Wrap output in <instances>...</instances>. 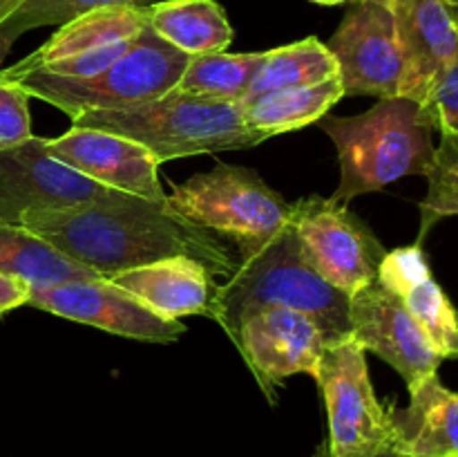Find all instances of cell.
<instances>
[{
    "mask_svg": "<svg viewBox=\"0 0 458 457\" xmlns=\"http://www.w3.org/2000/svg\"><path fill=\"white\" fill-rule=\"evenodd\" d=\"M21 227L106 280L125 269L177 255L199 260L213 276L231 278L240 267V258L217 233L183 218L168 200H143L130 193L116 200L30 213Z\"/></svg>",
    "mask_w": 458,
    "mask_h": 457,
    "instance_id": "cell-1",
    "label": "cell"
},
{
    "mask_svg": "<svg viewBox=\"0 0 458 457\" xmlns=\"http://www.w3.org/2000/svg\"><path fill=\"white\" fill-rule=\"evenodd\" d=\"M349 298L309 264L289 222L255 254L240 258L235 273L215 291L208 318L235 341L250 312L286 307L311 316L335 343L352 336Z\"/></svg>",
    "mask_w": 458,
    "mask_h": 457,
    "instance_id": "cell-2",
    "label": "cell"
},
{
    "mask_svg": "<svg viewBox=\"0 0 458 457\" xmlns=\"http://www.w3.org/2000/svg\"><path fill=\"white\" fill-rule=\"evenodd\" d=\"M320 128L338 151L340 184L331 200L347 204L407 175H425L434 157L432 125L405 97L378 99L353 116H322Z\"/></svg>",
    "mask_w": 458,
    "mask_h": 457,
    "instance_id": "cell-3",
    "label": "cell"
},
{
    "mask_svg": "<svg viewBox=\"0 0 458 457\" xmlns=\"http://www.w3.org/2000/svg\"><path fill=\"white\" fill-rule=\"evenodd\" d=\"M72 125L123 134L146 146L159 164L206 152L244 151L267 142L262 133L244 124L237 103L179 92L177 88L137 106L85 112L72 119Z\"/></svg>",
    "mask_w": 458,
    "mask_h": 457,
    "instance_id": "cell-4",
    "label": "cell"
},
{
    "mask_svg": "<svg viewBox=\"0 0 458 457\" xmlns=\"http://www.w3.org/2000/svg\"><path fill=\"white\" fill-rule=\"evenodd\" d=\"M191 56L161 40L150 27L130 43V47L92 76H58L49 72H12L4 76L16 81L30 99H40L65 112L70 119L92 110L137 106L152 101L177 88Z\"/></svg>",
    "mask_w": 458,
    "mask_h": 457,
    "instance_id": "cell-5",
    "label": "cell"
},
{
    "mask_svg": "<svg viewBox=\"0 0 458 457\" xmlns=\"http://www.w3.org/2000/svg\"><path fill=\"white\" fill-rule=\"evenodd\" d=\"M168 204L191 222L233 240L240 258L255 254L291 222V204L253 168L217 164L177 184Z\"/></svg>",
    "mask_w": 458,
    "mask_h": 457,
    "instance_id": "cell-6",
    "label": "cell"
},
{
    "mask_svg": "<svg viewBox=\"0 0 458 457\" xmlns=\"http://www.w3.org/2000/svg\"><path fill=\"white\" fill-rule=\"evenodd\" d=\"M316 384L329 419L327 457H369L394 444L392 412L376 397L367 352L353 336L327 345Z\"/></svg>",
    "mask_w": 458,
    "mask_h": 457,
    "instance_id": "cell-7",
    "label": "cell"
},
{
    "mask_svg": "<svg viewBox=\"0 0 458 457\" xmlns=\"http://www.w3.org/2000/svg\"><path fill=\"white\" fill-rule=\"evenodd\" d=\"M291 228L309 264L343 294L353 296L378 278L387 249L347 204L304 197L291 204Z\"/></svg>",
    "mask_w": 458,
    "mask_h": 457,
    "instance_id": "cell-8",
    "label": "cell"
},
{
    "mask_svg": "<svg viewBox=\"0 0 458 457\" xmlns=\"http://www.w3.org/2000/svg\"><path fill=\"white\" fill-rule=\"evenodd\" d=\"M123 193L107 188L49 152L47 137L0 151V220L18 224L30 213L61 211L92 202L116 200Z\"/></svg>",
    "mask_w": 458,
    "mask_h": 457,
    "instance_id": "cell-9",
    "label": "cell"
},
{
    "mask_svg": "<svg viewBox=\"0 0 458 457\" xmlns=\"http://www.w3.org/2000/svg\"><path fill=\"white\" fill-rule=\"evenodd\" d=\"M327 47L338 63L344 97H398L403 54L387 0H353Z\"/></svg>",
    "mask_w": 458,
    "mask_h": 457,
    "instance_id": "cell-10",
    "label": "cell"
},
{
    "mask_svg": "<svg viewBox=\"0 0 458 457\" xmlns=\"http://www.w3.org/2000/svg\"><path fill=\"white\" fill-rule=\"evenodd\" d=\"M259 390L276 403V390L289 376L309 375L316 381L322 354L334 343L311 316L286 307L250 312L233 341Z\"/></svg>",
    "mask_w": 458,
    "mask_h": 457,
    "instance_id": "cell-11",
    "label": "cell"
},
{
    "mask_svg": "<svg viewBox=\"0 0 458 457\" xmlns=\"http://www.w3.org/2000/svg\"><path fill=\"white\" fill-rule=\"evenodd\" d=\"M27 305L67 321L146 343H173L186 332V325L179 318L159 316L106 278L30 287Z\"/></svg>",
    "mask_w": 458,
    "mask_h": 457,
    "instance_id": "cell-12",
    "label": "cell"
},
{
    "mask_svg": "<svg viewBox=\"0 0 458 457\" xmlns=\"http://www.w3.org/2000/svg\"><path fill=\"white\" fill-rule=\"evenodd\" d=\"M352 336L394 367L407 388L429 375H437L441 354L434 349L405 305L376 278L349 298Z\"/></svg>",
    "mask_w": 458,
    "mask_h": 457,
    "instance_id": "cell-13",
    "label": "cell"
},
{
    "mask_svg": "<svg viewBox=\"0 0 458 457\" xmlns=\"http://www.w3.org/2000/svg\"><path fill=\"white\" fill-rule=\"evenodd\" d=\"M47 148L58 161L103 186L143 200H168L159 179V161L146 146L123 134L72 125L61 137L47 139Z\"/></svg>",
    "mask_w": 458,
    "mask_h": 457,
    "instance_id": "cell-14",
    "label": "cell"
},
{
    "mask_svg": "<svg viewBox=\"0 0 458 457\" xmlns=\"http://www.w3.org/2000/svg\"><path fill=\"white\" fill-rule=\"evenodd\" d=\"M403 54L398 97L423 106L443 67L458 52V13L443 0H387Z\"/></svg>",
    "mask_w": 458,
    "mask_h": 457,
    "instance_id": "cell-15",
    "label": "cell"
},
{
    "mask_svg": "<svg viewBox=\"0 0 458 457\" xmlns=\"http://www.w3.org/2000/svg\"><path fill=\"white\" fill-rule=\"evenodd\" d=\"M378 280L405 305L441 358H458V312L432 276L419 242L387 251Z\"/></svg>",
    "mask_w": 458,
    "mask_h": 457,
    "instance_id": "cell-16",
    "label": "cell"
},
{
    "mask_svg": "<svg viewBox=\"0 0 458 457\" xmlns=\"http://www.w3.org/2000/svg\"><path fill=\"white\" fill-rule=\"evenodd\" d=\"M213 278L199 260L177 255L125 269L107 280L132 294L139 303L159 316L182 318L192 314L208 316L210 300L219 287Z\"/></svg>",
    "mask_w": 458,
    "mask_h": 457,
    "instance_id": "cell-17",
    "label": "cell"
},
{
    "mask_svg": "<svg viewBox=\"0 0 458 457\" xmlns=\"http://www.w3.org/2000/svg\"><path fill=\"white\" fill-rule=\"evenodd\" d=\"M407 408H389L394 444L411 457H458V392L438 375L410 385Z\"/></svg>",
    "mask_w": 458,
    "mask_h": 457,
    "instance_id": "cell-18",
    "label": "cell"
},
{
    "mask_svg": "<svg viewBox=\"0 0 458 457\" xmlns=\"http://www.w3.org/2000/svg\"><path fill=\"white\" fill-rule=\"evenodd\" d=\"M148 27L143 7H106L94 9L83 16L72 18L58 27L38 49L27 54L13 65L4 67L9 72H30L76 54L97 52V49L114 47L130 43Z\"/></svg>",
    "mask_w": 458,
    "mask_h": 457,
    "instance_id": "cell-19",
    "label": "cell"
},
{
    "mask_svg": "<svg viewBox=\"0 0 458 457\" xmlns=\"http://www.w3.org/2000/svg\"><path fill=\"white\" fill-rule=\"evenodd\" d=\"M143 12L148 27L186 56L226 52L235 36L217 0H157Z\"/></svg>",
    "mask_w": 458,
    "mask_h": 457,
    "instance_id": "cell-20",
    "label": "cell"
},
{
    "mask_svg": "<svg viewBox=\"0 0 458 457\" xmlns=\"http://www.w3.org/2000/svg\"><path fill=\"white\" fill-rule=\"evenodd\" d=\"M343 97L344 90L338 74L325 83L264 94L253 101L242 103L240 108L249 128L273 139L277 134L318 124Z\"/></svg>",
    "mask_w": 458,
    "mask_h": 457,
    "instance_id": "cell-21",
    "label": "cell"
},
{
    "mask_svg": "<svg viewBox=\"0 0 458 457\" xmlns=\"http://www.w3.org/2000/svg\"><path fill=\"white\" fill-rule=\"evenodd\" d=\"M334 76H338V63L334 54L329 52L327 43L309 36V39L295 40L282 47L267 49L242 103H249L264 94L282 92V90L325 83Z\"/></svg>",
    "mask_w": 458,
    "mask_h": 457,
    "instance_id": "cell-22",
    "label": "cell"
},
{
    "mask_svg": "<svg viewBox=\"0 0 458 457\" xmlns=\"http://www.w3.org/2000/svg\"><path fill=\"white\" fill-rule=\"evenodd\" d=\"M0 272L16 276L30 287L67 280H101L97 272L67 258L49 242L18 224L0 220Z\"/></svg>",
    "mask_w": 458,
    "mask_h": 457,
    "instance_id": "cell-23",
    "label": "cell"
},
{
    "mask_svg": "<svg viewBox=\"0 0 458 457\" xmlns=\"http://www.w3.org/2000/svg\"><path fill=\"white\" fill-rule=\"evenodd\" d=\"M262 54L264 52H210L191 56L182 79H179L177 90L240 106L255 72H258Z\"/></svg>",
    "mask_w": 458,
    "mask_h": 457,
    "instance_id": "cell-24",
    "label": "cell"
},
{
    "mask_svg": "<svg viewBox=\"0 0 458 457\" xmlns=\"http://www.w3.org/2000/svg\"><path fill=\"white\" fill-rule=\"evenodd\" d=\"M157 0H22L0 22V63L22 34L38 27L65 25L72 18L106 7H146Z\"/></svg>",
    "mask_w": 458,
    "mask_h": 457,
    "instance_id": "cell-25",
    "label": "cell"
},
{
    "mask_svg": "<svg viewBox=\"0 0 458 457\" xmlns=\"http://www.w3.org/2000/svg\"><path fill=\"white\" fill-rule=\"evenodd\" d=\"M428 195L420 202L419 245L429 228L443 218L458 215V137L441 133V143L434 148L428 173Z\"/></svg>",
    "mask_w": 458,
    "mask_h": 457,
    "instance_id": "cell-26",
    "label": "cell"
},
{
    "mask_svg": "<svg viewBox=\"0 0 458 457\" xmlns=\"http://www.w3.org/2000/svg\"><path fill=\"white\" fill-rule=\"evenodd\" d=\"M420 112L432 130L458 137V52L443 67Z\"/></svg>",
    "mask_w": 458,
    "mask_h": 457,
    "instance_id": "cell-27",
    "label": "cell"
},
{
    "mask_svg": "<svg viewBox=\"0 0 458 457\" xmlns=\"http://www.w3.org/2000/svg\"><path fill=\"white\" fill-rule=\"evenodd\" d=\"M31 137L30 94L0 70V151Z\"/></svg>",
    "mask_w": 458,
    "mask_h": 457,
    "instance_id": "cell-28",
    "label": "cell"
},
{
    "mask_svg": "<svg viewBox=\"0 0 458 457\" xmlns=\"http://www.w3.org/2000/svg\"><path fill=\"white\" fill-rule=\"evenodd\" d=\"M27 300H30V285L21 278L0 272V314L27 305Z\"/></svg>",
    "mask_w": 458,
    "mask_h": 457,
    "instance_id": "cell-29",
    "label": "cell"
},
{
    "mask_svg": "<svg viewBox=\"0 0 458 457\" xmlns=\"http://www.w3.org/2000/svg\"><path fill=\"white\" fill-rule=\"evenodd\" d=\"M313 457H327V451H325V442H322L320 446H318L316 455H313ZM369 457H411V455H407L405 451H401V448H398L396 444H389V446L380 448L378 453H374V455H369Z\"/></svg>",
    "mask_w": 458,
    "mask_h": 457,
    "instance_id": "cell-30",
    "label": "cell"
},
{
    "mask_svg": "<svg viewBox=\"0 0 458 457\" xmlns=\"http://www.w3.org/2000/svg\"><path fill=\"white\" fill-rule=\"evenodd\" d=\"M21 3L22 0H0V22H3Z\"/></svg>",
    "mask_w": 458,
    "mask_h": 457,
    "instance_id": "cell-31",
    "label": "cell"
},
{
    "mask_svg": "<svg viewBox=\"0 0 458 457\" xmlns=\"http://www.w3.org/2000/svg\"><path fill=\"white\" fill-rule=\"evenodd\" d=\"M316 4H325V7H334V4H343V3H353V0H311Z\"/></svg>",
    "mask_w": 458,
    "mask_h": 457,
    "instance_id": "cell-32",
    "label": "cell"
},
{
    "mask_svg": "<svg viewBox=\"0 0 458 457\" xmlns=\"http://www.w3.org/2000/svg\"><path fill=\"white\" fill-rule=\"evenodd\" d=\"M443 3H445L447 7L452 9V12H456V13H458V0H443Z\"/></svg>",
    "mask_w": 458,
    "mask_h": 457,
    "instance_id": "cell-33",
    "label": "cell"
}]
</instances>
